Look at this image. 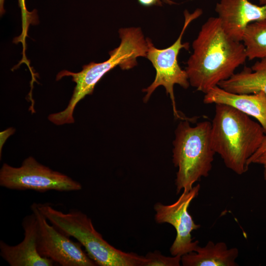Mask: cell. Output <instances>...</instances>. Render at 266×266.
<instances>
[{"label":"cell","instance_id":"18","mask_svg":"<svg viewBox=\"0 0 266 266\" xmlns=\"http://www.w3.org/2000/svg\"><path fill=\"white\" fill-rule=\"evenodd\" d=\"M266 152V135L263 141L262 144L257 151L248 159L247 164L249 166L252 164L254 161L260 155L264 152Z\"/></svg>","mask_w":266,"mask_h":266},{"label":"cell","instance_id":"1","mask_svg":"<svg viewBox=\"0 0 266 266\" xmlns=\"http://www.w3.org/2000/svg\"><path fill=\"white\" fill-rule=\"evenodd\" d=\"M192 47L185 70L190 84L204 94L230 78L247 59L242 42L226 33L218 17L202 25Z\"/></svg>","mask_w":266,"mask_h":266},{"label":"cell","instance_id":"2","mask_svg":"<svg viewBox=\"0 0 266 266\" xmlns=\"http://www.w3.org/2000/svg\"><path fill=\"white\" fill-rule=\"evenodd\" d=\"M265 135L261 125L248 115L231 106L215 104L211 144L225 166L236 174L247 171L248 159L259 148Z\"/></svg>","mask_w":266,"mask_h":266},{"label":"cell","instance_id":"14","mask_svg":"<svg viewBox=\"0 0 266 266\" xmlns=\"http://www.w3.org/2000/svg\"><path fill=\"white\" fill-rule=\"evenodd\" d=\"M218 86L234 94H253L263 92L266 95V60L261 59L251 68L245 67Z\"/></svg>","mask_w":266,"mask_h":266},{"label":"cell","instance_id":"13","mask_svg":"<svg viewBox=\"0 0 266 266\" xmlns=\"http://www.w3.org/2000/svg\"><path fill=\"white\" fill-rule=\"evenodd\" d=\"M236 248H228L223 242L209 241L204 247L199 245L194 251L181 256L183 266H237Z\"/></svg>","mask_w":266,"mask_h":266},{"label":"cell","instance_id":"12","mask_svg":"<svg viewBox=\"0 0 266 266\" xmlns=\"http://www.w3.org/2000/svg\"><path fill=\"white\" fill-rule=\"evenodd\" d=\"M203 102L226 104L255 118L266 135V95L263 92L234 94L216 86L205 94Z\"/></svg>","mask_w":266,"mask_h":266},{"label":"cell","instance_id":"9","mask_svg":"<svg viewBox=\"0 0 266 266\" xmlns=\"http://www.w3.org/2000/svg\"><path fill=\"white\" fill-rule=\"evenodd\" d=\"M200 186H193L189 191H183L178 199L173 203L165 205L157 202L154 205L155 219L158 223H168L172 225L176 233L175 238L170 247L172 256H183L194 251L199 245V241H193L191 233L200 227L195 223L188 212L192 201L197 197Z\"/></svg>","mask_w":266,"mask_h":266},{"label":"cell","instance_id":"11","mask_svg":"<svg viewBox=\"0 0 266 266\" xmlns=\"http://www.w3.org/2000/svg\"><path fill=\"white\" fill-rule=\"evenodd\" d=\"M24 237L19 244L10 245L0 241V255L10 266H52L55 263L41 256L36 243L37 224L32 212L23 219Z\"/></svg>","mask_w":266,"mask_h":266},{"label":"cell","instance_id":"19","mask_svg":"<svg viewBox=\"0 0 266 266\" xmlns=\"http://www.w3.org/2000/svg\"><path fill=\"white\" fill-rule=\"evenodd\" d=\"M253 163L259 164L263 166L264 168V178L266 180V152L260 155L254 161Z\"/></svg>","mask_w":266,"mask_h":266},{"label":"cell","instance_id":"21","mask_svg":"<svg viewBox=\"0 0 266 266\" xmlns=\"http://www.w3.org/2000/svg\"><path fill=\"white\" fill-rule=\"evenodd\" d=\"M4 2V0H0V13L1 16L5 13Z\"/></svg>","mask_w":266,"mask_h":266},{"label":"cell","instance_id":"20","mask_svg":"<svg viewBox=\"0 0 266 266\" xmlns=\"http://www.w3.org/2000/svg\"><path fill=\"white\" fill-rule=\"evenodd\" d=\"M138 2L144 6H151L153 5L160 6L162 2L160 0H137Z\"/></svg>","mask_w":266,"mask_h":266},{"label":"cell","instance_id":"15","mask_svg":"<svg viewBox=\"0 0 266 266\" xmlns=\"http://www.w3.org/2000/svg\"><path fill=\"white\" fill-rule=\"evenodd\" d=\"M247 59L266 60V19L249 24L243 36Z\"/></svg>","mask_w":266,"mask_h":266},{"label":"cell","instance_id":"10","mask_svg":"<svg viewBox=\"0 0 266 266\" xmlns=\"http://www.w3.org/2000/svg\"><path fill=\"white\" fill-rule=\"evenodd\" d=\"M215 10L226 33L240 42L249 24L266 19V4L258 5L249 0H220Z\"/></svg>","mask_w":266,"mask_h":266},{"label":"cell","instance_id":"5","mask_svg":"<svg viewBox=\"0 0 266 266\" xmlns=\"http://www.w3.org/2000/svg\"><path fill=\"white\" fill-rule=\"evenodd\" d=\"M182 120L175 130L173 163L178 167L175 181L176 194L189 191L194 184L209 175L214 151L211 141V123L205 121L191 127Z\"/></svg>","mask_w":266,"mask_h":266},{"label":"cell","instance_id":"6","mask_svg":"<svg viewBox=\"0 0 266 266\" xmlns=\"http://www.w3.org/2000/svg\"><path fill=\"white\" fill-rule=\"evenodd\" d=\"M202 13V11L200 9H197L192 13L187 10L184 11L185 20L181 32L177 40L168 47L158 49L154 46L149 38H146L148 44L146 58L155 68L156 76L152 83L142 90L143 92L146 93L143 101L147 102L155 89L160 86H163L170 98L175 117L181 120L192 121L193 119L182 116L176 108L173 90L174 85L178 84L185 89L190 85L187 72L179 66L177 58L181 49L188 50L189 48V43H182V36L186 29L193 20L199 17Z\"/></svg>","mask_w":266,"mask_h":266},{"label":"cell","instance_id":"23","mask_svg":"<svg viewBox=\"0 0 266 266\" xmlns=\"http://www.w3.org/2000/svg\"><path fill=\"white\" fill-rule=\"evenodd\" d=\"M167 3H172L171 1H170V0H165Z\"/></svg>","mask_w":266,"mask_h":266},{"label":"cell","instance_id":"3","mask_svg":"<svg viewBox=\"0 0 266 266\" xmlns=\"http://www.w3.org/2000/svg\"><path fill=\"white\" fill-rule=\"evenodd\" d=\"M119 33L120 44L109 52L107 60L100 63L91 62L84 65L79 72L64 70L58 74L57 80L70 76L76 86L66 108L49 115L50 122L56 125L74 123L73 113L76 105L86 95L92 94L95 86L105 74L118 66L123 70L131 69L137 65V58L146 57L147 41L140 28H122Z\"/></svg>","mask_w":266,"mask_h":266},{"label":"cell","instance_id":"17","mask_svg":"<svg viewBox=\"0 0 266 266\" xmlns=\"http://www.w3.org/2000/svg\"><path fill=\"white\" fill-rule=\"evenodd\" d=\"M19 7L21 10L22 19V34H27L28 26L30 24L36 21L37 15L35 10L29 12L26 7L25 0H18Z\"/></svg>","mask_w":266,"mask_h":266},{"label":"cell","instance_id":"16","mask_svg":"<svg viewBox=\"0 0 266 266\" xmlns=\"http://www.w3.org/2000/svg\"><path fill=\"white\" fill-rule=\"evenodd\" d=\"M145 258L144 266H179L181 263V256H165L158 251L147 253Z\"/></svg>","mask_w":266,"mask_h":266},{"label":"cell","instance_id":"4","mask_svg":"<svg viewBox=\"0 0 266 266\" xmlns=\"http://www.w3.org/2000/svg\"><path fill=\"white\" fill-rule=\"evenodd\" d=\"M36 205L51 224L66 236L75 238L97 266H143L144 256L112 246L96 231L91 218L81 211L72 209L64 213L47 203Z\"/></svg>","mask_w":266,"mask_h":266},{"label":"cell","instance_id":"7","mask_svg":"<svg viewBox=\"0 0 266 266\" xmlns=\"http://www.w3.org/2000/svg\"><path fill=\"white\" fill-rule=\"evenodd\" d=\"M0 186L10 190L39 192L76 191L82 188L78 181L41 164L32 156L18 167L4 163L0 169Z\"/></svg>","mask_w":266,"mask_h":266},{"label":"cell","instance_id":"8","mask_svg":"<svg viewBox=\"0 0 266 266\" xmlns=\"http://www.w3.org/2000/svg\"><path fill=\"white\" fill-rule=\"evenodd\" d=\"M37 224L36 243L39 254L62 266H97L82 249L79 242L73 241L53 225L37 208L36 203L31 206Z\"/></svg>","mask_w":266,"mask_h":266},{"label":"cell","instance_id":"22","mask_svg":"<svg viewBox=\"0 0 266 266\" xmlns=\"http://www.w3.org/2000/svg\"><path fill=\"white\" fill-rule=\"evenodd\" d=\"M260 5H264L266 4V0H259Z\"/></svg>","mask_w":266,"mask_h":266}]
</instances>
